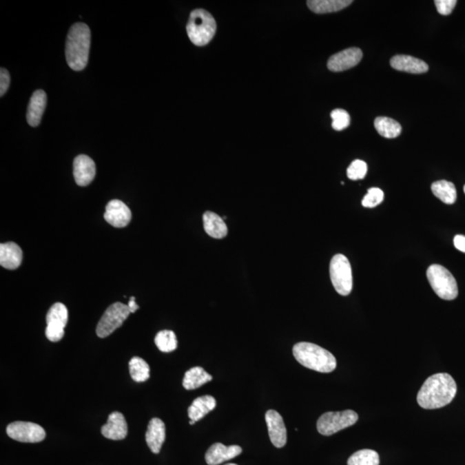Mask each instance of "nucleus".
Segmentation results:
<instances>
[{"mask_svg":"<svg viewBox=\"0 0 465 465\" xmlns=\"http://www.w3.org/2000/svg\"><path fill=\"white\" fill-rule=\"evenodd\" d=\"M47 105V94L43 90H37L31 96L27 110L28 123L31 127L39 125Z\"/></svg>","mask_w":465,"mask_h":465,"instance_id":"18","label":"nucleus"},{"mask_svg":"<svg viewBox=\"0 0 465 465\" xmlns=\"http://www.w3.org/2000/svg\"><path fill=\"white\" fill-rule=\"evenodd\" d=\"M96 165L92 158L87 155H78L74 161V176L76 184L79 186H87L94 179Z\"/></svg>","mask_w":465,"mask_h":465,"instance_id":"14","label":"nucleus"},{"mask_svg":"<svg viewBox=\"0 0 465 465\" xmlns=\"http://www.w3.org/2000/svg\"><path fill=\"white\" fill-rule=\"evenodd\" d=\"M165 440V426L161 419H152L148 423L146 441L152 453L158 454Z\"/></svg>","mask_w":465,"mask_h":465,"instance_id":"19","label":"nucleus"},{"mask_svg":"<svg viewBox=\"0 0 465 465\" xmlns=\"http://www.w3.org/2000/svg\"><path fill=\"white\" fill-rule=\"evenodd\" d=\"M212 375L207 373L205 369L199 366L193 367L186 371L183 379V386L187 391H192L212 381Z\"/></svg>","mask_w":465,"mask_h":465,"instance_id":"24","label":"nucleus"},{"mask_svg":"<svg viewBox=\"0 0 465 465\" xmlns=\"http://www.w3.org/2000/svg\"><path fill=\"white\" fill-rule=\"evenodd\" d=\"M391 65L395 70L415 74H424L429 69L425 61L406 54H398L392 57Z\"/></svg>","mask_w":465,"mask_h":465,"instance_id":"17","label":"nucleus"},{"mask_svg":"<svg viewBox=\"0 0 465 465\" xmlns=\"http://www.w3.org/2000/svg\"><path fill=\"white\" fill-rule=\"evenodd\" d=\"M10 439L23 443H38L46 437V432L38 424L26 422L10 423L6 428Z\"/></svg>","mask_w":465,"mask_h":465,"instance_id":"10","label":"nucleus"},{"mask_svg":"<svg viewBox=\"0 0 465 465\" xmlns=\"http://www.w3.org/2000/svg\"><path fill=\"white\" fill-rule=\"evenodd\" d=\"M68 320V311L63 303L56 302L51 306L47 313V327L45 331L48 340L58 342L63 338Z\"/></svg>","mask_w":465,"mask_h":465,"instance_id":"9","label":"nucleus"},{"mask_svg":"<svg viewBox=\"0 0 465 465\" xmlns=\"http://www.w3.org/2000/svg\"><path fill=\"white\" fill-rule=\"evenodd\" d=\"M130 373L134 381L143 382L150 377V368L147 362L139 357L131 358L129 364Z\"/></svg>","mask_w":465,"mask_h":465,"instance_id":"27","label":"nucleus"},{"mask_svg":"<svg viewBox=\"0 0 465 465\" xmlns=\"http://www.w3.org/2000/svg\"><path fill=\"white\" fill-rule=\"evenodd\" d=\"M374 126L378 133L382 137L393 139L402 133V126L397 121L387 116H378L374 121Z\"/></svg>","mask_w":465,"mask_h":465,"instance_id":"25","label":"nucleus"},{"mask_svg":"<svg viewBox=\"0 0 465 465\" xmlns=\"http://www.w3.org/2000/svg\"><path fill=\"white\" fill-rule=\"evenodd\" d=\"M433 195L446 205H453L457 200V189L453 183L446 180L434 182L432 185Z\"/></svg>","mask_w":465,"mask_h":465,"instance_id":"26","label":"nucleus"},{"mask_svg":"<svg viewBox=\"0 0 465 465\" xmlns=\"http://www.w3.org/2000/svg\"><path fill=\"white\" fill-rule=\"evenodd\" d=\"M464 193H465V185H464Z\"/></svg>","mask_w":465,"mask_h":465,"instance_id":"39","label":"nucleus"},{"mask_svg":"<svg viewBox=\"0 0 465 465\" xmlns=\"http://www.w3.org/2000/svg\"><path fill=\"white\" fill-rule=\"evenodd\" d=\"M23 261V251L14 242L0 245V265L9 270L19 268Z\"/></svg>","mask_w":465,"mask_h":465,"instance_id":"20","label":"nucleus"},{"mask_svg":"<svg viewBox=\"0 0 465 465\" xmlns=\"http://www.w3.org/2000/svg\"><path fill=\"white\" fill-rule=\"evenodd\" d=\"M203 229L208 236L215 239H223L227 234V227L222 217L212 211L203 214Z\"/></svg>","mask_w":465,"mask_h":465,"instance_id":"21","label":"nucleus"},{"mask_svg":"<svg viewBox=\"0 0 465 465\" xmlns=\"http://www.w3.org/2000/svg\"><path fill=\"white\" fill-rule=\"evenodd\" d=\"M265 422L272 444L277 448L284 447L287 443V430L280 413L275 410H268L265 413Z\"/></svg>","mask_w":465,"mask_h":465,"instance_id":"12","label":"nucleus"},{"mask_svg":"<svg viewBox=\"0 0 465 465\" xmlns=\"http://www.w3.org/2000/svg\"><path fill=\"white\" fill-rule=\"evenodd\" d=\"M158 349L163 353H171L177 349L178 340L174 332L171 330L161 331L156 334L154 339Z\"/></svg>","mask_w":465,"mask_h":465,"instance_id":"28","label":"nucleus"},{"mask_svg":"<svg viewBox=\"0 0 465 465\" xmlns=\"http://www.w3.org/2000/svg\"><path fill=\"white\" fill-rule=\"evenodd\" d=\"M454 246L457 250L465 253V236H461V234H457V236H455Z\"/></svg>","mask_w":465,"mask_h":465,"instance_id":"35","label":"nucleus"},{"mask_svg":"<svg viewBox=\"0 0 465 465\" xmlns=\"http://www.w3.org/2000/svg\"><path fill=\"white\" fill-rule=\"evenodd\" d=\"M129 307L122 302H115L107 308L102 318L96 326V335L99 338H106L110 335L114 331L123 325V322L130 315Z\"/></svg>","mask_w":465,"mask_h":465,"instance_id":"8","label":"nucleus"},{"mask_svg":"<svg viewBox=\"0 0 465 465\" xmlns=\"http://www.w3.org/2000/svg\"><path fill=\"white\" fill-rule=\"evenodd\" d=\"M457 394V384L450 374L431 375L417 395V402L425 409H436L450 404Z\"/></svg>","mask_w":465,"mask_h":465,"instance_id":"1","label":"nucleus"},{"mask_svg":"<svg viewBox=\"0 0 465 465\" xmlns=\"http://www.w3.org/2000/svg\"><path fill=\"white\" fill-rule=\"evenodd\" d=\"M103 216L110 225L115 227H124L130 223L132 214L125 203L121 200L114 199L107 203Z\"/></svg>","mask_w":465,"mask_h":465,"instance_id":"13","label":"nucleus"},{"mask_svg":"<svg viewBox=\"0 0 465 465\" xmlns=\"http://www.w3.org/2000/svg\"><path fill=\"white\" fill-rule=\"evenodd\" d=\"M10 77L8 71L6 68L0 69V96L6 94L7 90L9 89Z\"/></svg>","mask_w":465,"mask_h":465,"instance_id":"34","label":"nucleus"},{"mask_svg":"<svg viewBox=\"0 0 465 465\" xmlns=\"http://www.w3.org/2000/svg\"><path fill=\"white\" fill-rule=\"evenodd\" d=\"M216 399L211 395H203L196 398L188 409L189 418L198 422L216 408Z\"/></svg>","mask_w":465,"mask_h":465,"instance_id":"22","label":"nucleus"},{"mask_svg":"<svg viewBox=\"0 0 465 465\" xmlns=\"http://www.w3.org/2000/svg\"><path fill=\"white\" fill-rule=\"evenodd\" d=\"M367 164L361 160L351 162L347 168V174L351 180H360L363 179L367 174Z\"/></svg>","mask_w":465,"mask_h":465,"instance_id":"31","label":"nucleus"},{"mask_svg":"<svg viewBox=\"0 0 465 465\" xmlns=\"http://www.w3.org/2000/svg\"><path fill=\"white\" fill-rule=\"evenodd\" d=\"M351 0H309L307 2L309 8L317 14H326L339 12L347 8Z\"/></svg>","mask_w":465,"mask_h":465,"instance_id":"23","label":"nucleus"},{"mask_svg":"<svg viewBox=\"0 0 465 465\" xmlns=\"http://www.w3.org/2000/svg\"><path fill=\"white\" fill-rule=\"evenodd\" d=\"M363 58V52L358 48H349L332 55L327 61V68L332 72H343L354 68Z\"/></svg>","mask_w":465,"mask_h":465,"instance_id":"11","label":"nucleus"},{"mask_svg":"<svg viewBox=\"0 0 465 465\" xmlns=\"http://www.w3.org/2000/svg\"><path fill=\"white\" fill-rule=\"evenodd\" d=\"M241 453L242 449L239 446H226L222 443H216L207 451L206 463L209 465H218L239 456Z\"/></svg>","mask_w":465,"mask_h":465,"instance_id":"16","label":"nucleus"},{"mask_svg":"<svg viewBox=\"0 0 465 465\" xmlns=\"http://www.w3.org/2000/svg\"><path fill=\"white\" fill-rule=\"evenodd\" d=\"M457 3L456 0H435L434 1L437 12L443 16L450 15L453 12Z\"/></svg>","mask_w":465,"mask_h":465,"instance_id":"33","label":"nucleus"},{"mask_svg":"<svg viewBox=\"0 0 465 465\" xmlns=\"http://www.w3.org/2000/svg\"><path fill=\"white\" fill-rule=\"evenodd\" d=\"M384 193L379 188H371L368 189L367 194L362 200V205L365 208H375L384 201Z\"/></svg>","mask_w":465,"mask_h":465,"instance_id":"32","label":"nucleus"},{"mask_svg":"<svg viewBox=\"0 0 465 465\" xmlns=\"http://www.w3.org/2000/svg\"><path fill=\"white\" fill-rule=\"evenodd\" d=\"M186 31L193 44L205 46L213 39L216 31V23L211 14L203 9L192 10Z\"/></svg>","mask_w":465,"mask_h":465,"instance_id":"4","label":"nucleus"},{"mask_svg":"<svg viewBox=\"0 0 465 465\" xmlns=\"http://www.w3.org/2000/svg\"><path fill=\"white\" fill-rule=\"evenodd\" d=\"M225 465H237V464H225Z\"/></svg>","mask_w":465,"mask_h":465,"instance_id":"38","label":"nucleus"},{"mask_svg":"<svg viewBox=\"0 0 465 465\" xmlns=\"http://www.w3.org/2000/svg\"><path fill=\"white\" fill-rule=\"evenodd\" d=\"M195 423H196L195 420H189V425H194Z\"/></svg>","mask_w":465,"mask_h":465,"instance_id":"37","label":"nucleus"},{"mask_svg":"<svg viewBox=\"0 0 465 465\" xmlns=\"http://www.w3.org/2000/svg\"><path fill=\"white\" fill-rule=\"evenodd\" d=\"M333 123L332 127L334 130L341 131L347 129L351 123V117L347 110L342 109H336L331 112Z\"/></svg>","mask_w":465,"mask_h":465,"instance_id":"30","label":"nucleus"},{"mask_svg":"<svg viewBox=\"0 0 465 465\" xmlns=\"http://www.w3.org/2000/svg\"><path fill=\"white\" fill-rule=\"evenodd\" d=\"M431 287L441 299L454 300L458 295L456 279L446 268L440 265H430L426 271Z\"/></svg>","mask_w":465,"mask_h":465,"instance_id":"5","label":"nucleus"},{"mask_svg":"<svg viewBox=\"0 0 465 465\" xmlns=\"http://www.w3.org/2000/svg\"><path fill=\"white\" fill-rule=\"evenodd\" d=\"M91 30L85 23L72 24L65 41V59L72 70L81 71L88 63Z\"/></svg>","mask_w":465,"mask_h":465,"instance_id":"2","label":"nucleus"},{"mask_svg":"<svg viewBox=\"0 0 465 465\" xmlns=\"http://www.w3.org/2000/svg\"><path fill=\"white\" fill-rule=\"evenodd\" d=\"M293 355L298 363L310 370L329 373L335 370L337 361L330 351L309 342H299L293 347Z\"/></svg>","mask_w":465,"mask_h":465,"instance_id":"3","label":"nucleus"},{"mask_svg":"<svg viewBox=\"0 0 465 465\" xmlns=\"http://www.w3.org/2000/svg\"><path fill=\"white\" fill-rule=\"evenodd\" d=\"M379 455L377 451L364 449L357 451L349 457L347 465H379Z\"/></svg>","mask_w":465,"mask_h":465,"instance_id":"29","label":"nucleus"},{"mask_svg":"<svg viewBox=\"0 0 465 465\" xmlns=\"http://www.w3.org/2000/svg\"><path fill=\"white\" fill-rule=\"evenodd\" d=\"M358 415L353 410H344L342 412H327L323 413L317 422V430L324 436H330L354 425L358 422Z\"/></svg>","mask_w":465,"mask_h":465,"instance_id":"7","label":"nucleus"},{"mask_svg":"<svg viewBox=\"0 0 465 465\" xmlns=\"http://www.w3.org/2000/svg\"><path fill=\"white\" fill-rule=\"evenodd\" d=\"M101 433L107 439L122 440L127 435V425L122 413L113 412L108 417L105 425L101 428Z\"/></svg>","mask_w":465,"mask_h":465,"instance_id":"15","label":"nucleus"},{"mask_svg":"<svg viewBox=\"0 0 465 465\" xmlns=\"http://www.w3.org/2000/svg\"><path fill=\"white\" fill-rule=\"evenodd\" d=\"M329 271L334 289L341 296L349 295L353 289V273L348 258L343 254L334 255Z\"/></svg>","mask_w":465,"mask_h":465,"instance_id":"6","label":"nucleus"},{"mask_svg":"<svg viewBox=\"0 0 465 465\" xmlns=\"http://www.w3.org/2000/svg\"><path fill=\"white\" fill-rule=\"evenodd\" d=\"M127 307H129L130 313H134L137 309H139V306L136 304L134 296H131L129 303H127Z\"/></svg>","mask_w":465,"mask_h":465,"instance_id":"36","label":"nucleus"}]
</instances>
